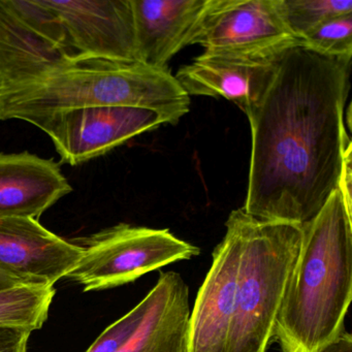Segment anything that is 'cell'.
<instances>
[{
  "label": "cell",
  "mask_w": 352,
  "mask_h": 352,
  "mask_svg": "<svg viewBox=\"0 0 352 352\" xmlns=\"http://www.w3.org/2000/svg\"><path fill=\"white\" fill-rule=\"evenodd\" d=\"M351 58L323 56L302 43L284 51L275 77L247 118L251 127L243 209L267 221L302 226L337 190L351 146L345 125Z\"/></svg>",
  "instance_id": "1"
},
{
  "label": "cell",
  "mask_w": 352,
  "mask_h": 352,
  "mask_svg": "<svg viewBox=\"0 0 352 352\" xmlns=\"http://www.w3.org/2000/svg\"><path fill=\"white\" fill-rule=\"evenodd\" d=\"M116 106L177 124L190 96L168 69L140 61L69 59L28 38L0 14V121L36 125L58 113Z\"/></svg>",
  "instance_id": "2"
},
{
  "label": "cell",
  "mask_w": 352,
  "mask_h": 352,
  "mask_svg": "<svg viewBox=\"0 0 352 352\" xmlns=\"http://www.w3.org/2000/svg\"><path fill=\"white\" fill-rule=\"evenodd\" d=\"M352 213L339 189L302 226V242L274 327L281 352H316L345 331L352 298Z\"/></svg>",
  "instance_id": "3"
},
{
  "label": "cell",
  "mask_w": 352,
  "mask_h": 352,
  "mask_svg": "<svg viewBox=\"0 0 352 352\" xmlns=\"http://www.w3.org/2000/svg\"><path fill=\"white\" fill-rule=\"evenodd\" d=\"M241 232V257L228 352H265L296 265L302 226L253 217L234 210Z\"/></svg>",
  "instance_id": "4"
},
{
  "label": "cell",
  "mask_w": 352,
  "mask_h": 352,
  "mask_svg": "<svg viewBox=\"0 0 352 352\" xmlns=\"http://www.w3.org/2000/svg\"><path fill=\"white\" fill-rule=\"evenodd\" d=\"M1 3L34 42L55 54L77 60L140 61L131 0Z\"/></svg>",
  "instance_id": "5"
},
{
  "label": "cell",
  "mask_w": 352,
  "mask_h": 352,
  "mask_svg": "<svg viewBox=\"0 0 352 352\" xmlns=\"http://www.w3.org/2000/svg\"><path fill=\"white\" fill-rule=\"evenodd\" d=\"M83 255L69 279L85 292L117 287L170 263L189 261L199 247L177 238L168 230L120 223L73 241Z\"/></svg>",
  "instance_id": "6"
},
{
  "label": "cell",
  "mask_w": 352,
  "mask_h": 352,
  "mask_svg": "<svg viewBox=\"0 0 352 352\" xmlns=\"http://www.w3.org/2000/svg\"><path fill=\"white\" fill-rule=\"evenodd\" d=\"M298 44L279 0H207L190 42L208 53L263 59L277 58Z\"/></svg>",
  "instance_id": "7"
},
{
  "label": "cell",
  "mask_w": 352,
  "mask_h": 352,
  "mask_svg": "<svg viewBox=\"0 0 352 352\" xmlns=\"http://www.w3.org/2000/svg\"><path fill=\"white\" fill-rule=\"evenodd\" d=\"M162 124V117L153 111L102 106L58 113L36 127L50 138L61 164L76 166Z\"/></svg>",
  "instance_id": "8"
},
{
  "label": "cell",
  "mask_w": 352,
  "mask_h": 352,
  "mask_svg": "<svg viewBox=\"0 0 352 352\" xmlns=\"http://www.w3.org/2000/svg\"><path fill=\"white\" fill-rule=\"evenodd\" d=\"M240 257V226L232 211L226 222V234L214 249L211 267L190 311L187 352H228Z\"/></svg>",
  "instance_id": "9"
},
{
  "label": "cell",
  "mask_w": 352,
  "mask_h": 352,
  "mask_svg": "<svg viewBox=\"0 0 352 352\" xmlns=\"http://www.w3.org/2000/svg\"><path fill=\"white\" fill-rule=\"evenodd\" d=\"M280 56L263 59L204 52L175 77L189 96L226 98L248 117L273 82Z\"/></svg>",
  "instance_id": "10"
},
{
  "label": "cell",
  "mask_w": 352,
  "mask_h": 352,
  "mask_svg": "<svg viewBox=\"0 0 352 352\" xmlns=\"http://www.w3.org/2000/svg\"><path fill=\"white\" fill-rule=\"evenodd\" d=\"M83 249L34 218H0V267L32 282L54 285L67 278Z\"/></svg>",
  "instance_id": "11"
},
{
  "label": "cell",
  "mask_w": 352,
  "mask_h": 352,
  "mask_svg": "<svg viewBox=\"0 0 352 352\" xmlns=\"http://www.w3.org/2000/svg\"><path fill=\"white\" fill-rule=\"evenodd\" d=\"M73 191L60 164L30 152L0 153V218H38Z\"/></svg>",
  "instance_id": "12"
},
{
  "label": "cell",
  "mask_w": 352,
  "mask_h": 352,
  "mask_svg": "<svg viewBox=\"0 0 352 352\" xmlns=\"http://www.w3.org/2000/svg\"><path fill=\"white\" fill-rule=\"evenodd\" d=\"M139 60L168 69L190 45L207 0H131Z\"/></svg>",
  "instance_id": "13"
},
{
  "label": "cell",
  "mask_w": 352,
  "mask_h": 352,
  "mask_svg": "<svg viewBox=\"0 0 352 352\" xmlns=\"http://www.w3.org/2000/svg\"><path fill=\"white\" fill-rule=\"evenodd\" d=\"M149 308L133 337L118 352H187L189 288L180 274H160L148 292Z\"/></svg>",
  "instance_id": "14"
},
{
  "label": "cell",
  "mask_w": 352,
  "mask_h": 352,
  "mask_svg": "<svg viewBox=\"0 0 352 352\" xmlns=\"http://www.w3.org/2000/svg\"><path fill=\"white\" fill-rule=\"evenodd\" d=\"M53 284L24 283L0 290V327L42 329L54 298Z\"/></svg>",
  "instance_id": "15"
},
{
  "label": "cell",
  "mask_w": 352,
  "mask_h": 352,
  "mask_svg": "<svg viewBox=\"0 0 352 352\" xmlns=\"http://www.w3.org/2000/svg\"><path fill=\"white\" fill-rule=\"evenodd\" d=\"M282 18L298 41L323 22L352 14L351 0H279Z\"/></svg>",
  "instance_id": "16"
},
{
  "label": "cell",
  "mask_w": 352,
  "mask_h": 352,
  "mask_svg": "<svg viewBox=\"0 0 352 352\" xmlns=\"http://www.w3.org/2000/svg\"><path fill=\"white\" fill-rule=\"evenodd\" d=\"M302 46L333 58H352V14L323 22L300 40Z\"/></svg>",
  "instance_id": "17"
},
{
  "label": "cell",
  "mask_w": 352,
  "mask_h": 352,
  "mask_svg": "<svg viewBox=\"0 0 352 352\" xmlns=\"http://www.w3.org/2000/svg\"><path fill=\"white\" fill-rule=\"evenodd\" d=\"M149 304L147 294L135 308L110 325L86 352H118L139 329Z\"/></svg>",
  "instance_id": "18"
},
{
  "label": "cell",
  "mask_w": 352,
  "mask_h": 352,
  "mask_svg": "<svg viewBox=\"0 0 352 352\" xmlns=\"http://www.w3.org/2000/svg\"><path fill=\"white\" fill-rule=\"evenodd\" d=\"M28 329L0 327V352H28Z\"/></svg>",
  "instance_id": "19"
},
{
  "label": "cell",
  "mask_w": 352,
  "mask_h": 352,
  "mask_svg": "<svg viewBox=\"0 0 352 352\" xmlns=\"http://www.w3.org/2000/svg\"><path fill=\"white\" fill-rule=\"evenodd\" d=\"M351 151L352 147L346 151L344 156L343 166H342L341 176H340L338 189L343 197L344 203L347 207L348 211L352 213V168H351Z\"/></svg>",
  "instance_id": "20"
},
{
  "label": "cell",
  "mask_w": 352,
  "mask_h": 352,
  "mask_svg": "<svg viewBox=\"0 0 352 352\" xmlns=\"http://www.w3.org/2000/svg\"><path fill=\"white\" fill-rule=\"evenodd\" d=\"M316 352H352V337L344 331L337 339L321 347Z\"/></svg>",
  "instance_id": "21"
},
{
  "label": "cell",
  "mask_w": 352,
  "mask_h": 352,
  "mask_svg": "<svg viewBox=\"0 0 352 352\" xmlns=\"http://www.w3.org/2000/svg\"><path fill=\"white\" fill-rule=\"evenodd\" d=\"M24 283H32V282L3 269V267H0V290Z\"/></svg>",
  "instance_id": "22"
}]
</instances>
